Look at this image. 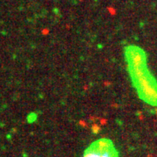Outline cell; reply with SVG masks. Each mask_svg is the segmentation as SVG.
Wrapping results in <instances>:
<instances>
[{
	"label": "cell",
	"instance_id": "7a4b0ae2",
	"mask_svg": "<svg viewBox=\"0 0 157 157\" xmlns=\"http://www.w3.org/2000/svg\"><path fill=\"white\" fill-rule=\"evenodd\" d=\"M82 157H119V151L110 139L100 138L84 151Z\"/></svg>",
	"mask_w": 157,
	"mask_h": 157
},
{
	"label": "cell",
	"instance_id": "6da1fadb",
	"mask_svg": "<svg viewBox=\"0 0 157 157\" xmlns=\"http://www.w3.org/2000/svg\"><path fill=\"white\" fill-rule=\"evenodd\" d=\"M127 71L139 98L145 103L157 107V81L150 72L145 51L134 45L125 47Z\"/></svg>",
	"mask_w": 157,
	"mask_h": 157
}]
</instances>
